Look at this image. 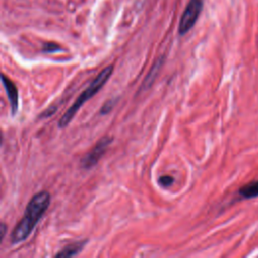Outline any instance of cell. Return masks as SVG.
Returning a JSON list of instances; mask_svg holds the SVG:
<instances>
[{
	"instance_id": "8992f818",
	"label": "cell",
	"mask_w": 258,
	"mask_h": 258,
	"mask_svg": "<svg viewBox=\"0 0 258 258\" xmlns=\"http://www.w3.org/2000/svg\"><path fill=\"white\" fill-rule=\"evenodd\" d=\"M87 241H77L74 243H71L63 247L58 253L55 254L56 257H72L77 255L79 252L82 251L84 246L86 245Z\"/></svg>"
},
{
	"instance_id": "30bf717a",
	"label": "cell",
	"mask_w": 258,
	"mask_h": 258,
	"mask_svg": "<svg viewBox=\"0 0 258 258\" xmlns=\"http://www.w3.org/2000/svg\"><path fill=\"white\" fill-rule=\"evenodd\" d=\"M112 108H113V101L110 100V101H108L107 103H105L104 106L102 107V109H101V114H107V113H109V112L112 110Z\"/></svg>"
},
{
	"instance_id": "52a82bcc",
	"label": "cell",
	"mask_w": 258,
	"mask_h": 258,
	"mask_svg": "<svg viewBox=\"0 0 258 258\" xmlns=\"http://www.w3.org/2000/svg\"><path fill=\"white\" fill-rule=\"evenodd\" d=\"M243 199H253L258 197V179L244 184L238 191Z\"/></svg>"
},
{
	"instance_id": "277c9868",
	"label": "cell",
	"mask_w": 258,
	"mask_h": 258,
	"mask_svg": "<svg viewBox=\"0 0 258 258\" xmlns=\"http://www.w3.org/2000/svg\"><path fill=\"white\" fill-rule=\"evenodd\" d=\"M111 141H112V138L108 136H105L102 139H100L98 143L95 145V147L83 158L82 166L87 169L94 166L99 161V159L103 156V154L105 153Z\"/></svg>"
},
{
	"instance_id": "7a4b0ae2",
	"label": "cell",
	"mask_w": 258,
	"mask_h": 258,
	"mask_svg": "<svg viewBox=\"0 0 258 258\" xmlns=\"http://www.w3.org/2000/svg\"><path fill=\"white\" fill-rule=\"evenodd\" d=\"M113 70H114V67L112 64H110V66L106 67L105 69H103L99 73V75L94 79V81L90 84V86L78 97V99L75 101V103L60 117V119L58 121V127L59 128H64V127H67L71 123L73 118L78 113L79 109L89 99H91L96 93H98L101 90V88L107 83V81L109 80V78L111 77V75L113 73Z\"/></svg>"
},
{
	"instance_id": "6da1fadb",
	"label": "cell",
	"mask_w": 258,
	"mask_h": 258,
	"mask_svg": "<svg viewBox=\"0 0 258 258\" xmlns=\"http://www.w3.org/2000/svg\"><path fill=\"white\" fill-rule=\"evenodd\" d=\"M50 204V195L46 190L35 194L29 201L22 219L17 223L11 233V243L17 244L25 240Z\"/></svg>"
},
{
	"instance_id": "9c48e42d",
	"label": "cell",
	"mask_w": 258,
	"mask_h": 258,
	"mask_svg": "<svg viewBox=\"0 0 258 258\" xmlns=\"http://www.w3.org/2000/svg\"><path fill=\"white\" fill-rule=\"evenodd\" d=\"M173 181H174V179H173V177L170 176V175H162V176H160V178H159V183H160L161 185H163V186L171 185V184L173 183Z\"/></svg>"
},
{
	"instance_id": "5b68a950",
	"label": "cell",
	"mask_w": 258,
	"mask_h": 258,
	"mask_svg": "<svg viewBox=\"0 0 258 258\" xmlns=\"http://www.w3.org/2000/svg\"><path fill=\"white\" fill-rule=\"evenodd\" d=\"M2 83L4 85L6 94L8 96L11 113L12 115H15L18 110V90L15 84L9 78H7L4 74H2Z\"/></svg>"
},
{
	"instance_id": "8fae6325",
	"label": "cell",
	"mask_w": 258,
	"mask_h": 258,
	"mask_svg": "<svg viewBox=\"0 0 258 258\" xmlns=\"http://www.w3.org/2000/svg\"><path fill=\"white\" fill-rule=\"evenodd\" d=\"M5 230H6V226H5V224H1V240L3 239V237H4V235H5Z\"/></svg>"
},
{
	"instance_id": "ba28073f",
	"label": "cell",
	"mask_w": 258,
	"mask_h": 258,
	"mask_svg": "<svg viewBox=\"0 0 258 258\" xmlns=\"http://www.w3.org/2000/svg\"><path fill=\"white\" fill-rule=\"evenodd\" d=\"M58 50H61V47L54 42H45L42 46L43 52H55Z\"/></svg>"
},
{
	"instance_id": "3957f363",
	"label": "cell",
	"mask_w": 258,
	"mask_h": 258,
	"mask_svg": "<svg viewBox=\"0 0 258 258\" xmlns=\"http://www.w3.org/2000/svg\"><path fill=\"white\" fill-rule=\"evenodd\" d=\"M204 6V0H189L185 7L178 25V33L180 35L188 32L196 24Z\"/></svg>"
}]
</instances>
